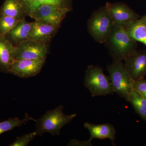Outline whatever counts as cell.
Masks as SVG:
<instances>
[{
	"instance_id": "obj_3",
	"label": "cell",
	"mask_w": 146,
	"mask_h": 146,
	"mask_svg": "<svg viewBox=\"0 0 146 146\" xmlns=\"http://www.w3.org/2000/svg\"><path fill=\"white\" fill-rule=\"evenodd\" d=\"M114 24L105 5L92 13L87 21V30L95 41L103 44L109 35Z\"/></svg>"
},
{
	"instance_id": "obj_19",
	"label": "cell",
	"mask_w": 146,
	"mask_h": 146,
	"mask_svg": "<svg viewBox=\"0 0 146 146\" xmlns=\"http://www.w3.org/2000/svg\"><path fill=\"white\" fill-rule=\"evenodd\" d=\"M29 121H36V120L29 116L26 113L25 117L21 120L18 117L10 118L5 121L0 122V136L3 133L12 130L16 127L21 126L23 124H25Z\"/></svg>"
},
{
	"instance_id": "obj_15",
	"label": "cell",
	"mask_w": 146,
	"mask_h": 146,
	"mask_svg": "<svg viewBox=\"0 0 146 146\" xmlns=\"http://www.w3.org/2000/svg\"><path fill=\"white\" fill-rule=\"evenodd\" d=\"M32 24V23L28 22L25 18L21 19L6 35L5 38L13 46H17L23 42L29 40Z\"/></svg>"
},
{
	"instance_id": "obj_9",
	"label": "cell",
	"mask_w": 146,
	"mask_h": 146,
	"mask_svg": "<svg viewBox=\"0 0 146 146\" xmlns=\"http://www.w3.org/2000/svg\"><path fill=\"white\" fill-rule=\"evenodd\" d=\"M124 61L125 67L133 80L145 78L146 76V50H137Z\"/></svg>"
},
{
	"instance_id": "obj_7",
	"label": "cell",
	"mask_w": 146,
	"mask_h": 146,
	"mask_svg": "<svg viewBox=\"0 0 146 146\" xmlns=\"http://www.w3.org/2000/svg\"><path fill=\"white\" fill-rule=\"evenodd\" d=\"M46 58L15 60L11 67L9 74L21 78L36 76L42 70Z\"/></svg>"
},
{
	"instance_id": "obj_16",
	"label": "cell",
	"mask_w": 146,
	"mask_h": 146,
	"mask_svg": "<svg viewBox=\"0 0 146 146\" xmlns=\"http://www.w3.org/2000/svg\"><path fill=\"white\" fill-rule=\"evenodd\" d=\"M124 28L132 39L146 46V15L131 22Z\"/></svg>"
},
{
	"instance_id": "obj_6",
	"label": "cell",
	"mask_w": 146,
	"mask_h": 146,
	"mask_svg": "<svg viewBox=\"0 0 146 146\" xmlns=\"http://www.w3.org/2000/svg\"><path fill=\"white\" fill-rule=\"evenodd\" d=\"M15 60L46 58L49 51V43L29 40L16 46Z\"/></svg>"
},
{
	"instance_id": "obj_23",
	"label": "cell",
	"mask_w": 146,
	"mask_h": 146,
	"mask_svg": "<svg viewBox=\"0 0 146 146\" xmlns=\"http://www.w3.org/2000/svg\"><path fill=\"white\" fill-rule=\"evenodd\" d=\"M68 146H92L91 141L89 140L87 141H80L76 139H73L70 141L68 143Z\"/></svg>"
},
{
	"instance_id": "obj_11",
	"label": "cell",
	"mask_w": 146,
	"mask_h": 146,
	"mask_svg": "<svg viewBox=\"0 0 146 146\" xmlns=\"http://www.w3.org/2000/svg\"><path fill=\"white\" fill-rule=\"evenodd\" d=\"M67 14L54 6L44 5L29 16L35 21H43L60 27Z\"/></svg>"
},
{
	"instance_id": "obj_17",
	"label": "cell",
	"mask_w": 146,
	"mask_h": 146,
	"mask_svg": "<svg viewBox=\"0 0 146 146\" xmlns=\"http://www.w3.org/2000/svg\"><path fill=\"white\" fill-rule=\"evenodd\" d=\"M0 16L21 20L26 17L23 6L18 0H5L0 8Z\"/></svg>"
},
{
	"instance_id": "obj_18",
	"label": "cell",
	"mask_w": 146,
	"mask_h": 146,
	"mask_svg": "<svg viewBox=\"0 0 146 146\" xmlns=\"http://www.w3.org/2000/svg\"><path fill=\"white\" fill-rule=\"evenodd\" d=\"M128 102L130 103L136 114L146 122V100L133 89L131 92Z\"/></svg>"
},
{
	"instance_id": "obj_22",
	"label": "cell",
	"mask_w": 146,
	"mask_h": 146,
	"mask_svg": "<svg viewBox=\"0 0 146 146\" xmlns=\"http://www.w3.org/2000/svg\"><path fill=\"white\" fill-rule=\"evenodd\" d=\"M133 88L146 100V80L145 78L134 80Z\"/></svg>"
},
{
	"instance_id": "obj_20",
	"label": "cell",
	"mask_w": 146,
	"mask_h": 146,
	"mask_svg": "<svg viewBox=\"0 0 146 146\" xmlns=\"http://www.w3.org/2000/svg\"><path fill=\"white\" fill-rule=\"evenodd\" d=\"M20 20L9 16H0V36L5 37Z\"/></svg>"
},
{
	"instance_id": "obj_5",
	"label": "cell",
	"mask_w": 146,
	"mask_h": 146,
	"mask_svg": "<svg viewBox=\"0 0 146 146\" xmlns=\"http://www.w3.org/2000/svg\"><path fill=\"white\" fill-rule=\"evenodd\" d=\"M109 77L114 93L128 102L133 88L134 80L131 78L122 62H112L107 66Z\"/></svg>"
},
{
	"instance_id": "obj_14",
	"label": "cell",
	"mask_w": 146,
	"mask_h": 146,
	"mask_svg": "<svg viewBox=\"0 0 146 146\" xmlns=\"http://www.w3.org/2000/svg\"><path fill=\"white\" fill-rule=\"evenodd\" d=\"M16 47L5 37L0 36V71L9 74L11 65L15 60Z\"/></svg>"
},
{
	"instance_id": "obj_21",
	"label": "cell",
	"mask_w": 146,
	"mask_h": 146,
	"mask_svg": "<svg viewBox=\"0 0 146 146\" xmlns=\"http://www.w3.org/2000/svg\"><path fill=\"white\" fill-rule=\"evenodd\" d=\"M37 135L36 131L25 134L16 138V140L9 146H27Z\"/></svg>"
},
{
	"instance_id": "obj_8",
	"label": "cell",
	"mask_w": 146,
	"mask_h": 146,
	"mask_svg": "<svg viewBox=\"0 0 146 146\" xmlns=\"http://www.w3.org/2000/svg\"><path fill=\"white\" fill-rule=\"evenodd\" d=\"M106 5L114 24L119 26L125 27L127 24L141 17L124 3L108 2Z\"/></svg>"
},
{
	"instance_id": "obj_2",
	"label": "cell",
	"mask_w": 146,
	"mask_h": 146,
	"mask_svg": "<svg viewBox=\"0 0 146 146\" xmlns=\"http://www.w3.org/2000/svg\"><path fill=\"white\" fill-rule=\"evenodd\" d=\"M64 106L60 105L52 110L47 111L44 115L36 121V130L37 135L42 136L49 133L52 136L60 135V131L66 125L72 122L76 114L65 115Z\"/></svg>"
},
{
	"instance_id": "obj_12",
	"label": "cell",
	"mask_w": 146,
	"mask_h": 146,
	"mask_svg": "<svg viewBox=\"0 0 146 146\" xmlns=\"http://www.w3.org/2000/svg\"><path fill=\"white\" fill-rule=\"evenodd\" d=\"M60 27L42 21L32 22L29 39L50 43Z\"/></svg>"
},
{
	"instance_id": "obj_4",
	"label": "cell",
	"mask_w": 146,
	"mask_h": 146,
	"mask_svg": "<svg viewBox=\"0 0 146 146\" xmlns=\"http://www.w3.org/2000/svg\"><path fill=\"white\" fill-rule=\"evenodd\" d=\"M84 84L91 96H102L114 94L109 76L101 67L89 65L85 71Z\"/></svg>"
},
{
	"instance_id": "obj_10",
	"label": "cell",
	"mask_w": 146,
	"mask_h": 146,
	"mask_svg": "<svg viewBox=\"0 0 146 146\" xmlns=\"http://www.w3.org/2000/svg\"><path fill=\"white\" fill-rule=\"evenodd\" d=\"M23 7L26 16L37 10L42 6H54L66 13L72 10L74 0H18Z\"/></svg>"
},
{
	"instance_id": "obj_13",
	"label": "cell",
	"mask_w": 146,
	"mask_h": 146,
	"mask_svg": "<svg viewBox=\"0 0 146 146\" xmlns=\"http://www.w3.org/2000/svg\"><path fill=\"white\" fill-rule=\"evenodd\" d=\"M84 126L89 131L90 133L89 141L94 139H109L114 146H115V141L117 133L115 127L110 123L95 124L92 123L85 122Z\"/></svg>"
},
{
	"instance_id": "obj_1",
	"label": "cell",
	"mask_w": 146,
	"mask_h": 146,
	"mask_svg": "<svg viewBox=\"0 0 146 146\" xmlns=\"http://www.w3.org/2000/svg\"><path fill=\"white\" fill-rule=\"evenodd\" d=\"M112 62H122L137 50L138 44L129 36L125 28L114 24L104 42Z\"/></svg>"
}]
</instances>
